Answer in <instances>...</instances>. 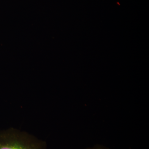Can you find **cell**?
I'll list each match as a JSON object with an SVG mask.
<instances>
[{
    "label": "cell",
    "instance_id": "obj_1",
    "mask_svg": "<svg viewBox=\"0 0 149 149\" xmlns=\"http://www.w3.org/2000/svg\"><path fill=\"white\" fill-rule=\"evenodd\" d=\"M0 149H47L45 141L14 128L0 130Z\"/></svg>",
    "mask_w": 149,
    "mask_h": 149
},
{
    "label": "cell",
    "instance_id": "obj_2",
    "mask_svg": "<svg viewBox=\"0 0 149 149\" xmlns=\"http://www.w3.org/2000/svg\"><path fill=\"white\" fill-rule=\"evenodd\" d=\"M87 149H108L105 147L102 146H100V145H97V146H95L93 148H88Z\"/></svg>",
    "mask_w": 149,
    "mask_h": 149
}]
</instances>
